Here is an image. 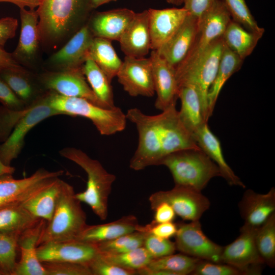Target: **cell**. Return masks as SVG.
<instances>
[{
    "mask_svg": "<svg viewBox=\"0 0 275 275\" xmlns=\"http://www.w3.org/2000/svg\"><path fill=\"white\" fill-rule=\"evenodd\" d=\"M94 36L88 26L82 27L69 41L50 58L51 63L61 70L80 67L88 57Z\"/></svg>",
    "mask_w": 275,
    "mask_h": 275,
    "instance_id": "cell-22",
    "label": "cell"
},
{
    "mask_svg": "<svg viewBox=\"0 0 275 275\" xmlns=\"http://www.w3.org/2000/svg\"><path fill=\"white\" fill-rule=\"evenodd\" d=\"M46 224V221L40 219L20 234L18 245L20 259L17 263L13 275H46L37 254L38 241Z\"/></svg>",
    "mask_w": 275,
    "mask_h": 275,
    "instance_id": "cell-19",
    "label": "cell"
},
{
    "mask_svg": "<svg viewBox=\"0 0 275 275\" xmlns=\"http://www.w3.org/2000/svg\"><path fill=\"white\" fill-rule=\"evenodd\" d=\"M21 29L19 40L12 54L14 59L28 61L36 54L40 40L38 14L35 9L20 8Z\"/></svg>",
    "mask_w": 275,
    "mask_h": 275,
    "instance_id": "cell-26",
    "label": "cell"
},
{
    "mask_svg": "<svg viewBox=\"0 0 275 275\" xmlns=\"http://www.w3.org/2000/svg\"><path fill=\"white\" fill-rule=\"evenodd\" d=\"M153 258L174 254L175 244L170 240L157 237L150 233L146 235L143 246Z\"/></svg>",
    "mask_w": 275,
    "mask_h": 275,
    "instance_id": "cell-43",
    "label": "cell"
},
{
    "mask_svg": "<svg viewBox=\"0 0 275 275\" xmlns=\"http://www.w3.org/2000/svg\"><path fill=\"white\" fill-rule=\"evenodd\" d=\"M148 11L151 49L154 50H158L171 39L188 14L183 7L149 9Z\"/></svg>",
    "mask_w": 275,
    "mask_h": 275,
    "instance_id": "cell-17",
    "label": "cell"
},
{
    "mask_svg": "<svg viewBox=\"0 0 275 275\" xmlns=\"http://www.w3.org/2000/svg\"><path fill=\"white\" fill-rule=\"evenodd\" d=\"M148 233L146 231L138 230L96 244L99 252L102 254L125 253L143 246Z\"/></svg>",
    "mask_w": 275,
    "mask_h": 275,
    "instance_id": "cell-37",
    "label": "cell"
},
{
    "mask_svg": "<svg viewBox=\"0 0 275 275\" xmlns=\"http://www.w3.org/2000/svg\"><path fill=\"white\" fill-rule=\"evenodd\" d=\"M191 274L242 275L243 273L236 268L227 264L199 260Z\"/></svg>",
    "mask_w": 275,
    "mask_h": 275,
    "instance_id": "cell-45",
    "label": "cell"
},
{
    "mask_svg": "<svg viewBox=\"0 0 275 275\" xmlns=\"http://www.w3.org/2000/svg\"><path fill=\"white\" fill-rule=\"evenodd\" d=\"M62 115L52 108L47 101L46 93L39 96L31 104L28 112L18 121L7 140L0 145V159L6 166H11L17 158L28 132L37 124L52 116Z\"/></svg>",
    "mask_w": 275,
    "mask_h": 275,
    "instance_id": "cell-7",
    "label": "cell"
},
{
    "mask_svg": "<svg viewBox=\"0 0 275 275\" xmlns=\"http://www.w3.org/2000/svg\"><path fill=\"white\" fill-rule=\"evenodd\" d=\"M0 77L26 106L37 98H34L35 90L26 71L6 70L0 73Z\"/></svg>",
    "mask_w": 275,
    "mask_h": 275,
    "instance_id": "cell-36",
    "label": "cell"
},
{
    "mask_svg": "<svg viewBox=\"0 0 275 275\" xmlns=\"http://www.w3.org/2000/svg\"><path fill=\"white\" fill-rule=\"evenodd\" d=\"M49 105L62 115L80 116L89 119L102 135H111L124 130L126 114L117 106L104 108L82 98L66 97L54 92L46 93Z\"/></svg>",
    "mask_w": 275,
    "mask_h": 275,
    "instance_id": "cell-4",
    "label": "cell"
},
{
    "mask_svg": "<svg viewBox=\"0 0 275 275\" xmlns=\"http://www.w3.org/2000/svg\"><path fill=\"white\" fill-rule=\"evenodd\" d=\"M15 171V168L11 166H6L4 164L0 159V177L6 175H12Z\"/></svg>",
    "mask_w": 275,
    "mask_h": 275,
    "instance_id": "cell-53",
    "label": "cell"
},
{
    "mask_svg": "<svg viewBox=\"0 0 275 275\" xmlns=\"http://www.w3.org/2000/svg\"><path fill=\"white\" fill-rule=\"evenodd\" d=\"M64 173L63 170L49 171L40 168L29 177L22 179H15L11 174L1 176L0 207L21 204Z\"/></svg>",
    "mask_w": 275,
    "mask_h": 275,
    "instance_id": "cell-8",
    "label": "cell"
},
{
    "mask_svg": "<svg viewBox=\"0 0 275 275\" xmlns=\"http://www.w3.org/2000/svg\"><path fill=\"white\" fill-rule=\"evenodd\" d=\"M30 104L20 110H13L4 106H0V142H5L15 125L28 112Z\"/></svg>",
    "mask_w": 275,
    "mask_h": 275,
    "instance_id": "cell-42",
    "label": "cell"
},
{
    "mask_svg": "<svg viewBox=\"0 0 275 275\" xmlns=\"http://www.w3.org/2000/svg\"><path fill=\"white\" fill-rule=\"evenodd\" d=\"M117 0H88V8L91 9L96 8L104 4Z\"/></svg>",
    "mask_w": 275,
    "mask_h": 275,
    "instance_id": "cell-54",
    "label": "cell"
},
{
    "mask_svg": "<svg viewBox=\"0 0 275 275\" xmlns=\"http://www.w3.org/2000/svg\"><path fill=\"white\" fill-rule=\"evenodd\" d=\"M231 19L246 30L264 34L265 30L257 24L245 0H223Z\"/></svg>",
    "mask_w": 275,
    "mask_h": 275,
    "instance_id": "cell-40",
    "label": "cell"
},
{
    "mask_svg": "<svg viewBox=\"0 0 275 275\" xmlns=\"http://www.w3.org/2000/svg\"><path fill=\"white\" fill-rule=\"evenodd\" d=\"M149 201L152 210L159 203L166 202L171 206L176 215L190 222L200 220L210 205L209 199L201 191L175 185L171 190L153 193Z\"/></svg>",
    "mask_w": 275,
    "mask_h": 275,
    "instance_id": "cell-11",
    "label": "cell"
},
{
    "mask_svg": "<svg viewBox=\"0 0 275 275\" xmlns=\"http://www.w3.org/2000/svg\"><path fill=\"white\" fill-rule=\"evenodd\" d=\"M225 47L222 36L215 39L200 56L189 66L175 71L178 88L191 86L201 97L204 117L208 122L209 89L215 77Z\"/></svg>",
    "mask_w": 275,
    "mask_h": 275,
    "instance_id": "cell-5",
    "label": "cell"
},
{
    "mask_svg": "<svg viewBox=\"0 0 275 275\" xmlns=\"http://www.w3.org/2000/svg\"><path fill=\"white\" fill-rule=\"evenodd\" d=\"M46 275H92L87 265L70 262L42 263Z\"/></svg>",
    "mask_w": 275,
    "mask_h": 275,
    "instance_id": "cell-41",
    "label": "cell"
},
{
    "mask_svg": "<svg viewBox=\"0 0 275 275\" xmlns=\"http://www.w3.org/2000/svg\"><path fill=\"white\" fill-rule=\"evenodd\" d=\"M263 35L249 31L231 19L222 38L225 45L244 60L252 53Z\"/></svg>",
    "mask_w": 275,
    "mask_h": 275,
    "instance_id": "cell-30",
    "label": "cell"
},
{
    "mask_svg": "<svg viewBox=\"0 0 275 275\" xmlns=\"http://www.w3.org/2000/svg\"><path fill=\"white\" fill-rule=\"evenodd\" d=\"M20 234L0 232V273L13 275Z\"/></svg>",
    "mask_w": 275,
    "mask_h": 275,
    "instance_id": "cell-38",
    "label": "cell"
},
{
    "mask_svg": "<svg viewBox=\"0 0 275 275\" xmlns=\"http://www.w3.org/2000/svg\"><path fill=\"white\" fill-rule=\"evenodd\" d=\"M238 205L244 225L257 229L275 213V188L264 194L248 189Z\"/></svg>",
    "mask_w": 275,
    "mask_h": 275,
    "instance_id": "cell-21",
    "label": "cell"
},
{
    "mask_svg": "<svg viewBox=\"0 0 275 275\" xmlns=\"http://www.w3.org/2000/svg\"><path fill=\"white\" fill-rule=\"evenodd\" d=\"M0 102L3 106L13 110L26 107L25 104L13 92L8 84L0 77Z\"/></svg>",
    "mask_w": 275,
    "mask_h": 275,
    "instance_id": "cell-47",
    "label": "cell"
},
{
    "mask_svg": "<svg viewBox=\"0 0 275 275\" xmlns=\"http://www.w3.org/2000/svg\"><path fill=\"white\" fill-rule=\"evenodd\" d=\"M119 42L126 56L144 58L151 49L148 10L135 14Z\"/></svg>",
    "mask_w": 275,
    "mask_h": 275,
    "instance_id": "cell-20",
    "label": "cell"
},
{
    "mask_svg": "<svg viewBox=\"0 0 275 275\" xmlns=\"http://www.w3.org/2000/svg\"><path fill=\"white\" fill-rule=\"evenodd\" d=\"M181 1L182 3H183V0H181Z\"/></svg>",
    "mask_w": 275,
    "mask_h": 275,
    "instance_id": "cell-56",
    "label": "cell"
},
{
    "mask_svg": "<svg viewBox=\"0 0 275 275\" xmlns=\"http://www.w3.org/2000/svg\"><path fill=\"white\" fill-rule=\"evenodd\" d=\"M1 2L11 3L19 8L28 7L30 9H35L39 6L40 0H0Z\"/></svg>",
    "mask_w": 275,
    "mask_h": 275,
    "instance_id": "cell-52",
    "label": "cell"
},
{
    "mask_svg": "<svg viewBox=\"0 0 275 275\" xmlns=\"http://www.w3.org/2000/svg\"><path fill=\"white\" fill-rule=\"evenodd\" d=\"M82 70L90 88L104 107H115L111 82L102 70L89 57L82 66Z\"/></svg>",
    "mask_w": 275,
    "mask_h": 275,
    "instance_id": "cell-33",
    "label": "cell"
},
{
    "mask_svg": "<svg viewBox=\"0 0 275 275\" xmlns=\"http://www.w3.org/2000/svg\"><path fill=\"white\" fill-rule=\"evenodd\" d=\"M150 59L152 64L155 93V107L161 111L176 105L179 88L175 69L157 52L152 50Z\"/></svg>",
    "mask_w": 275,
    "mask_h": 275,
    "instance_id": "cell-16",
    "label": "cell"
},
{
    "mask_svg": "<svg viewBox=\"0 0 275 275\" xmlns=\"http://www.w3.org/2000/svg\"><path fill=\"white\" fill-rule=\"evenodd\" d=\"M140 226L134 215H128L104 224L87 225L77 239L96 244L138 231Z\"/></svg>",
    "mask_w": 275,
    "mask_h": 275,
    "instance_id": "cell-25",
    "label": "cell"
},
{
    "mask_svg": "<svg viewBox=\"0 0 275 275\" xmlns=\"http://www.w3.org/2000/svg\"><path fill=\"white\" fill-rule=\"evenodd\" d=\"M255 241L264 264L275 266V213L256 230Z\"/></svg>",
    "mask_w": 275,
    "mask_h": 275,
    "instance_id": "cell-35",
    "label": "cell"
},
{
    "mask_svg": "<svg viewBox=\"0 0 275 275\" xmlns=\"http://www.w3.org/2000/svg\"><path fill=\"white\" fill-rule=\"evenodd\" d=\"M88 0H40L37 9L40 40H55L71 28Z\"/></svg>",
    "mask_w": 275,
    "mask_h": 275,
    "instance_id": "cell-6",
    "label": "cell"
},
{
    "mask_svg": "<svg viewBox=\"0 0 275 275\" xmlns=\"http://www.w3.org/2000/svg\"><path fill=\"white\" fill-rule=\"evenodd\" d=\"M231 20L223 0H215L201 17L193 46L183 62L175 71L194 63L217 38L222 36Z\"/></svg>",
    "mask_w": 275,
    "mask_h": 275,
    "instance_id": "cell-9",
    "label": "cell"
},
{
    "mask_svg": "<svg viewBox=\"0 0 275 275\" xmlns=\"http://www.w3.org/2000/svg\"><path fill=\"white\" fill-rule=\"evenodd\" d=\"M59 154L86 172L88 178L86 189L75 194V197L88 205L101 220H105L108 215V197L116 176L108 172L98 160L91 158L80 149L66 147L60 150Z\"/></svg>",
    "mask_w": 275,
    "mask_h": 275,
    "instance_id": "cell-1",
    "label": "cell"
},
{
    "mask_svg": "<svg viewBox=\"0 0 275 275\" xmlns=\"http://www.w3.org/2000/svg\"><path fill=\"white\" fill-rule=\"evenodd\" d=\"M153 210L154 211V215L152 221L156 223L173 222L176 217L174 209L166 202L159 203Z\"/></svg>",
    "mask_w": 275,
    "mask_h": 275,
    "instance_id": "cell-50",
    "label": "cell"
},
{
    "mask_svg": "<svg viewBox=\"0 0 275 275\" xmlns=\"http://www.w3.org/2000/svg\"><path fill=\"white\" fill-rule=\"evenodd\" d=\"M160 165L168 168L175 186L201 192L212 178L221 176L217 166L201 149L174 152L164 157Z\"/></svg>",
    "mask_w": 275,
    "mask_h": 275,
    "instance_id": "cell-2",
    "label": "cell"
},
{
    "mask_svg": "<svg viewBox=\"0 0 275 275\" xmlns=\"http://www.w3.org/2000/svg\"><path fill=\"white\" fill-rule=\"evenodd\" d=\"M176 250L189 256L213 262H221L223 247L210 240L203 232L199 220L177 225Z\"/></svg>",
    "mask_w": 275,
    "mask_h": 275,
    "instance_id": "cell-12",
    "label": "cell"
},
{
    "mask_svg": "<svg viewBox=\"0 0 275 275\" xmlns=\"http://www.w3.org/2000/svg\"><path fill=\"white\" fill-rule=\"evenodd\" d=\"M199 25V19L188 14L174 35L156 50L175 71L189 53L197 36Z\"/></svg>",
    "mask_w": 275,
    "mask_h": 275,
    "instance_id": "cell-18",
    "label": "cell"
},
{
    "mask_svg": "<svg viewBox=\"0 0 275 275\" xmlns=\"http://www.w3.org/2000/svg\"><path fill=\"white\" fill-rule=\"evenodd\" d=\"M167 1L169 4L175 5H180L182 4L181 0H167Z\"/></svg>",
    "mask_w": 275,
    "mask_h": 275,
    "instance_id": "cell-55",
    "label": "cell"
},
{
    "mask_svg": "<svg viewBox=\"0 0 275 275\" xmlns=\"http://www.w3.org/2000/svg\"><path fill=\"white\" fill-rule=\"evenodd\" d=\"M177 229V225L173 222L156 223L152 221L145 226H141L140 230L147 232L157 237L170 239L175 236Z\"/></svg>",
    "mask_w": 275,
    "mask_h": 275,
    "instance_id": "cell-46",
    "label": "cell"
},
{
    "mask_svg": "<svg viewBox=\"0 0 275 275\" xmlns=\"http://www.w3.org/2000/svg\"><path fill=\"white\" fill-rule=\"evenodd\" d=\"M0 275H1V273H0Z\"/></svg>",
    "mask_w": 275,
    "mask_h": 275,
    "instance_id": "cell-57",
    "label": "cell"
},
{
    "mask_svg": "<svg viewBox=\"0 0 275 275\" xmlns=\"http://www.w3.org/2000/svg\"><path fill=\"white\" fill-rule=\"evenodd\" d=\"M135 14L127 8L97 12L92 18L89 28L94 37L119 41Z\"/></svg>",
    "mask_w": 275,
    "mask_h": 275,
    "instance_id": "cell-23",
    "label": "cell"
},
{
    "mask_svg": "<svg viewBox=\"0 0 275 275\" xmlns=\"http://www.w3.org/2000/svg\"><path fill=\"white\" fill-rule=\"evenodd\" d=\"M100 254L108 262L136 272L146 267L153 258L143 246L122 253Z\"/></svg>",
    "mask_w": 275,
    "mask_h": 275,
    "instance_id": "cell-39",
    "label": "cell"
},
{
    "mask_svg": "<svg viewBox=\"0 0 275 275\" xmlns=\"http://www.w3.org/2000/svg\"><path fill=\"white\" fill-rule=\"evenodd\" d=\"M92 275H134L136 271L113 264L99 253L88 265Z\"/></svg>",
    "mask_w": 275,
    "mask_h": 275,
    "instance_id": "cell-44",
    "label": "cell"
},
{
    "mask_svg": "<svg viewBox=\"0 0 275 275\" xmlns=\"http://www.w3.org/2000/svg\"><path fill=\"white\" fill-rule=\"evenodd\" d=\"M63 180L60 177L20 204L35 217L49 222L54 213Z\"/></svg>",
    "mask_w": 275,
    "mask_h": 275,
    "instance_id": "cell-29",
    "label": "cell"
},
{
    "mask_svg": "<svg viewBox=\"0 0 275 275\" xmlns=\"http://www.w3.org/2000/svg\"><path fill=\"white\" fill-rule=\"evenodd\" d=\"M88 57L102 70L111 82L116 76L122 63L111 41L100 37H94L89 49Z\"/></svg>",
    "mask_w": 275,
    "mask_h": 275,
    "instance_id": "cell-32",
    "label": "cell"
},
{
    "mask_svg": "<svg viewBox=\"0 0 275 275\" xmlns=\"http://www.w3.org/2000/svg\"><path fill=\"white\" fill-rule=\"evenodd\" d=\"M25 71L19 65L12 54L0 46V73L6 70Z\"/></svg>",
    "mask_w": 275,
    "mask_h": 275,
    "instance_id": "cell-51",
    "label": "cell"
},
{
    "mask_svg": "<svg viewBox=\"0 0 275 275\" xmlns=\"http://www.w3.org/2000/svg\"><path fill=\"white\" fill-rule=\"evenodd\" d=\"M40 80L49 91L66 97L85 98L106 108L90 88L82 72V67L46 73L40 76Z\"/></svg>",
    "mask_w": 275,
    "mask_h": 275,
    "instance_id": "cell-13",
    "label": "cell"
},
{
    "mask_svg": "<svg viewBox=\"0 0 275 275\" xmlns=\"http://www.w3.org/2000/svg\"><path fill=\"white\" fill-rule=\"evenodd\" d=\"M18 26V21L13 17L0 19V46H3L7 41L13 38Z\"/></svg>",
    "mask_w": 275,
    "mask_h": 275,
    "instance_id": "cell-49",
    "label": "cell"
},
{
    "mask_svg": "<svg viewBox=\"0 0 275 275\" xmlns=\"http://www.w3.org/2000/svg\"><path fill=\"white\" fill-rule=\"evenodd\" d=\"M81 202L75 197L72 186L63 181L53 216L46 223L38 245L50 241L77 239L87 225Z\"/></svg>",
    "mask_w": 275,
    "mask_h": 275,
    "instance_id": "cell-3",
    "label": "cell"
},
{
    "mask_svg": "<svg viewBox=\"0 0 275 275\" xmlns=\"http://www.w3.org/2000/svg\"><path fill=\"white\" fill-rule=\"evenodd\" d=\"M256 229L243 225L238 237L223 247L221 262L236 268L243 275L260 274L264 263L255 244Z\"/></svg>",
    "mask_w": 275,
    "mask_h": 275,
    "instance_id": "cell-10",
    "label": "cell"
},
{
    "mask_svg": "<svg viewBox=\"0 0 275 275\" xmlns=\"http://www.w3.org/2000/svg\"><path fill=\"white\" fill-rule=\"evenodd\" d=\"M99 253L96 244L78 239L50 241L37 248V256L41 263L70 262L88 265Z\"/></svg>",
    "mask_w": 275,
    "mask_h": 275,
    "instance_id": "cell-15",
    "label": "cell"
},
{
    "mask_svg": "<svg viewBox=\"0 0 275 275\" xmlns=\"http://www.w3.org/2000/svg\"><path fill=\"white\" fill-rule=\"evenodd\" d=\"M116 76L123 89L131 96L150 97L155 94L150 58L125 56Z\"/></svg>",
    "mask_w": 275,
    "mask_h": 275,
    "instance_id": "cell-14",
    "label": "cell"
},
{
    "mask_svg": "<svg viewBox=\"0 0 275 275\" xmlns=\"http://www.w3.org/2000/svg\"><path fill=\"white\" fill-rule=\"evenodd\" d=\"M225 44L218 69L208 93L209 113L212 116L219 94L228 79L241 67L243 62Z\"/></svg>",
    "mask_w": 275,
    "mask_h": 275,
    "instance_id": "cell-31",
    "label": "cell"
},
{
    "mask_svg": "<svg viewBox=\"0 0 275 275\" xmlns=\"http://www.w3.org/2000/svg\"><path fill=\"white\" fill-rule=\"evenodd\" d=\"M200 148L217 166L221 176L231 186L245 187L225 159L219 140L211 131L207 123L204 124L193 134Z\"/></svg>",
    "mask_w": 275,
    "mask_h": 275,
    "instance_id": "cell-24",
    "label": "cell"
},
{
    "mask_svg": "<svg viewBox=\"0 0 275 275\" xmlns=\"http://www.w3.org/2000/svg\"><path fill=\"white\" fill-rule=\"evenodd\" d=\"M178 98L181 108L178 111L179 118L185 127L193 134L204 124L207 123L204 117L201 97L193 86L180 87Z\"/></svg>",
    "mask_w": 275,
    "mask_h": 275,
    "instance_id": "cell-28",
    "label": "cell"
},
{
    "mask_svg": "<svg viewBox=\"0 0 275 275\" xmlns=\"http://www.w3.org/2000/svg\"><path fill=\"white\" fill-rule=\"evenodd\" d=\"M200 259L185 254H172L152 258L147 266L137 271L142 275L191 274Z\"/></svg>",
    "mask_w": 275,
    "mask_h": 275,
    "instance_id": "cell-27",
    "label": "cell"
},
{
    "mask_svg": "<svg viewBox=\"0 0 275 275\" xmlns=\"http://www.w3.org/2000/svg\"><path fill=\"white\" fill-rule=\"evenodd\" d=\"M215 0H183L184 6L188 14L199 20L210 8Z\"/></svg>",
    "mask_w": 275,
    "mask_h": 275,
    "instance_id": "cell-48",
    "label": "cell"
},
{
    "mask_svg": "<svg viewBox=\"0 0 275 275\" xmlns=\"http://www.w3.org/2000/svg\"><path fill=\"white\" fill-rule=\"evenodd\" d=\"M39 219L21 205L0 207V232L21 234Z\"/></svg>",
    "mask_w": 275,
    "mask_h": 275,
    "instance_id": "cell-34",
    "label": "cell"
}]
</instances>
